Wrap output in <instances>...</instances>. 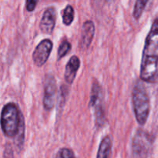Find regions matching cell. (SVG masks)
Returning <instances> with one entry per match:
<instances>
[{
  "instance_id": "3",
  "label": "cell",
  "mask_w": 158,
  "mask_h": 158,
  "mask_svg": "<svg viewBox=\"0 0 158 158\" xmlns=\"http://www.w3.org/2000/svg\"><path fill=\"white\" fill-rule=\"evenodd\" d=\"M21 114L15 103H9L4 106L1 113L0 123L6 137H15L19 126Z\"/></svg>"
},
{
  "instance_id": "6",
  "label": "cell",
  "mask_w": 158,
  "mask_h": 158,
  "mask_svg": "<svg viewBox=\"0 0 158 158\" xmlns=\"http://www.w3.org/2000/svg\"><path fill=\"white\" fill-rule=\"evenodd\" d=\"M52 49V42L45 39L42 40L34 49L32 53V60L35 66L40 67L46 63Z\"/></svg>"
},
{
  "instance_id": "2",
  "label": "cell",
  "mask_w": 158,
  "mask_h": 158,
  "mask_svg": "<svg viewBox=\"0 0 158 158\" xmlns=\"http://www.w3.org/2000/svg\"><path fill=\"white\" fill-rule=\"evenodd\" d=\"M132 101L136 120L140 126L148 121L150 114V98L143 82L137 81L132 92Z\"/></svg>"
},
{
  "instance_id": "5",
  "label": "cell",
  "mask_w": 158,
  "mask_h": 158,
  "mask_svg": "<svg viewBox=\"0 0 158 158\" xmlns=\"http://www.w3.org/2000/svg\"><path fill=\"white\" fill-rule=\"evenodd\" d=\"M102 89L98 82L94 83L90 94L89 106L94 111L95 114V123L97 127H102L104 124L105 115L102 103Z\"/></svg>"
},
{
  "instance_id": "15",
  "label": "cell",
  "mask_w": 158,
  "mask_h": 158,
  "mask_svg": "<svg viewBox=\"0 0 158 158\" xmlns=\"http://www.w3.org/2000/svg\"><path fill=\"white\" fill-rule=\"evenodd\" d=\"M71 50V44L69 41L67 40H64L61 43L60 45V47L58 49V52H57V59L58 60H61L62 58L67 55L69 53V51Z\"/></svg>"
},
{
  "instance_id": "17",
  "label": "cell",
  "mask_w": 158,
  "mask_h": 158,
  "mask_svg": "<svg viewBox=\"0 0 158 158\" xmlns=\"http://www.w3.org/2000/svg\"><path fill=\"white\" fill-rule=\"evenodd\" d=\"M39 0H26V9L28 12H32L36 7Z\"/></svg>"
},
{
  "instance_id": "8",
  "label": "cell",
  "mask_w": 158,
  "mask_h": 158,
  "mask_svg": "<svg viewBox=\"0 0 158 158\" xmlns=\"http://www.w3.org/2000/svg\"><path fill=\"white\" fill-rule=\"evenodd\" d=\"M56 21V12L55 8L49 7L43 12L40 24V30L45 34H51L53 31Z\"/></svg>"
},
{
  "instance_id": "16",
  "label": "cell",
  "mask_w": 158,
  "mask_h": 158,
  "mask_svg": "<svg viewBox=\"0 0 158 158\" xmlns=\"http://www.w3.org/2000/svg\"><path fill=\"white\" fill-rule=\"evenodd\" d=\"M56 157L60 158H69L74 157H75V154H73V152L71 150L68 149V148H62V149L59 151Z\"/></svg>"
},
{
  "instance_id": "9",
  "label": "cell",
  "mask_w": 158,
  "mask_h": 158,
  "mask_svg": "<svg viewBox=\"0 0 158 158\" xmlns=\"http://www.w3.org/2000/svg\"><path fill=\"white\" fill-rule=\"evenodd\" d=\"M80 60L77 56H73L66 65L64 73L65 81L68 84H72L74 82L77 76V71L80 69Z\"/></svg>"
},
{
  "instance_id": "7",
  "label": "cell",
  "mask_w": 158,
  "mask_h": 158,
  "mask_svg": "<svg viewBox=\"0 0 158 158\" xmlns=\"http://www.w3.org/2000/svg\"><path fill=\"white\" fill-rule=\"evenodd\" d=\"M56 94V82L52 75H47L44 82V97L43 106L46 110H51L55 104Z\"/></svg>"
},
{
  "instance_id": "1",
  "label": "cell",
  "mask_w": 158,
  "mask_h": 158,
  "mask_svg": "<svg viewBox=\"0 0 158 158\" xmlns=\"http://www.w3.org/2000/svg\"><path fill=\"white\" fill-rule=\"evenodd\" d=\"M158 71V18L154 20L148 34L140 63V80L152 82Z\"/></svg>"
},
{
  "instance_id": "10",
  "label": "cell",
  "mask_w": 158,
  "mask_h": 158,
  "mask_svg": "<svg viewBox=\"0 0 158 158\" xmlns=\"http://www.w3.org/2000/svg\"><path fill=\"white\" fill-rule=\"evenodd\" d=\"M95 35V26L90 20L86 21L83 25L81 32V45L82 47L88 48L92 43Z\"/></svg>"
},
{
  "instance_id": "14",
  "label": "cell",
  "mask_w": 158,
  "mask_h": 158,
  "mask_svg": "<svg viewBox=\"0 0 158 158\" xmlns=\"http://www.w3.org/2000/svg\"><path fill=\"white\" fill-rule=\"evenodd\" d=\"M149 0H136L135 5L134 8V18L135 19L138 20L141 17L145 8H146L147 4H148Z\"/></svg>"
},
{
  "instance_id": "4",
  "label": "cell",
  "mask_w": 158,
  "mask_h": 158,
  "mask_svg": "<svg viewBox=\"0 0 158 158\" xmlns=\"http://www.w3.org/2000/svg\"><path fill=\"white\" fill-rule=\"evenodd\" d=\"M153 140L151 135L143 130H138L133 140V155L137 157H149L152 153Z\"/></svg>"
},
{
  "instance_id": "11",
  "label": "cell",
  "mask_w": 158,
  "mask_h": 158,
  "mask_svg": "<svg viewBox=\"0 0 158 158\" xmlns=\"http://www.w3.org/2000/svg\"><path fill=\"white\" fill-rule=\"evenodd\" d=\"M111 151H112V140H111L110 136H106L105 137H103L101 143H100L97 157H110L111 155Z\"/></svg>"
},
{
  "instance_id": "12",
  "label": "cell",
  "mask_w": 158,
  "mask_h": 158,
  "mask_svg": "<svg viewBox=\"0 0 158 158\" xmlns=\"http://www.w3.org/2000/svg\"><path fill=\"white\" fill-rule=\"evenodd\" d=\"M15 143L17 148L21 150L23 148V145L24 143V137H25V122H24V117H23V114H21V117H20V122L19 126L18 131H17L16 134L15 135Z\"/></svg>"
},
{
  "instance_id": "13",
  "label": "cell",
  "mask_w": 158,
  "mask_h": 158,
  "mask_svg": "<svg viewBox=\"0 0 158 158\" xmlns=\"http://www.w3.org/2000/svg\"><path fill=\"white\" fill-rule=\"evenodd\" d=\"M74 15H75V12H74V9L73 6L70 5L66 6L63 12V24L66 26H70L73 22Z\"/></svg>"
}]
</instances>
